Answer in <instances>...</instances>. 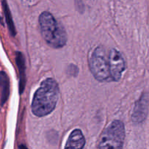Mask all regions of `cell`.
I'll use <instances>...</instances> for the list:
<instances>
[{"label":"cell","instance_id":"7","mask_svg":"<svg viewBox=\"0 0 149 149\" xmlns=\"http://www.w3.org/2000/svg\"><path fill=\"white\" fill-rule=\"evenodd\" d=\"M85 138L81 130L76 129L71 132L65 146V148H83L85 145Z\"/></svg>","mask_w":149,"mask_h":149},{"label":"cell","instance_id":"6","mask_svg":"<svg viewBox=\"0 0 149 149\" xmlns=\"http://www.w3.org/2000/svg\"><path fill=\"white\" fill-rule=\"evenodd\" d=\"M149 97L146 93H144L141 98L136 102L132 114V120L134 123L140 124L146 118L148 112Z\"/></svg>","mask_w":149,"mask_h":149},{"label":"cell","instance_id":"9","mask_svg":"<svg viewBox=\"0 0 149 149\" xmlns=\"http://www.w3.org/2000/svg\"><path fill=\"white\" fill-rule=\"evenodd\" d=\"M1 106L7 100L10 94V82L9 78L5 72H1Z\"/></svg>","mask_w":149,"mask_h":149},{"label":"cell","instance_id":"3","mask_svg":"<svg viewBox=\"0 0 149 149\" xmlns=\"http://www.w3.org/2000/svg\"><path fill=\"white\" fill-rule=\"evenodd\" d=\"M89 66L96 80L100 82L113 81L111 74L109 52L102 47H97L92 52Z\"/></svg>","mask_w":149,"mask_h":149},{"label":"cell","instance_id":"1","mask_svg":"<svg viewBox=\"0 0 149 149\" xmlns=\"http://www.w3.org/2000/svg\"><path fill=\"white\" fill-rule=\"evenodd\" d=\"M59 95V85L54 79L47 78L42 81L33 95L32 113L38 117H43L52 113L55 109Z\"/></svg>","mask_w":149,"mask_h":149},{"label":"cell","instance_id":"8","mask_svg":"<svg viewBox=\"0 0 149 149\" xmlns=\"http://www.w3.org/2000/svg\"><path fill=\"white\" fill-rule=\"evenodd\" d=\"M16 62L20 73V93L22 94L26 84V65H25L24 57L21 52H16Z\"/></svg>","mask_w":149,"mask_h":149},{"label":"cell","instance_id":"5","mask_svg":"<svg viewBox=\"0 0 149 149\" xmlns=\"http://www.w3.org/2000/svg\"><path fill=\"white\" fill-rule=\"evenodd\" d=\"M111 74L113 81H118L122 78L126 65L122 53L116 49H110L109 52Z\"/></svg>","mask_w":149,"mask_h":149},{"label":"cell","instance_id":"4","mask_svg":"<svg viewBox=\"0 0 149 149\" xmlns=\"http://www.w3.org/2000/svg\"><path fill=\"white\" fill-rule=\"evenodd\" d=\"M125 138L123 122L114 120L103 130L98 141V148H122Z\"/></svg>","mask_w":149,"mask_h":149},{"label":"cell","instance_id":"10","mask_svg":"<svg viewBox=\"0 0 149 149\" xmlns=\"http://www.w3.org/2000/svg\"><path fill=\"white\" fill-rule=\"evenodd\" d=\"M2 6H3V9H4V15H5L6 22H7V24L9 28V30H10L12 36H15L16 34V30H15V25H14V23H13V17H12L10 9H9L8 4H7V0H3Z\"/></svg>","mask_w":149,"mask_h":149},{"label":"cell","instance_id":"2","mask_svg":"<svg viewBox=\"0 0 149 149\" xmlns=\"http://www.w3.org/2000/svg\"><path fill=\"white\" fill-rule=\"evenodd\" d=\"M41 34L48 45L54 49L63 47L67 42V33L63 26L49 12L44 11L39 17Z\"/></svg>","mask_w":149,"mask_h":149}]
</instances>
